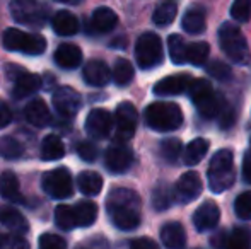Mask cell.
Here are the masks:
<instances>
[{
  "label": "cell",
  "mask_w": 251,
  "mask_h": 249,
  "mask_svg": "<svg viewBox=\"0 0 251 249\" xmlns=\"http://www.w3.org/2000/svg\"><path fill=\"white\" fill-rule=\"evenodd\" d=\"M109 219L118 229L133 230L140 224V196L133 189L115 188L106 200Z\"/></svg>",
  "instance_id": "6da1fadb"
},
{
  "label": "cell",
  "mask_w": 251,
  "mask_h": 249,
  "mask_svg": "<svg viewBox=\"0 0 251 249\" xmlns=\"http://www.w3.org/2000/svg\"><path fill=\"white\" fill-rule=\"evenodd\" d=\"M234 156L229 149H221L214 154L208 166V186L214 193H222L234 184Z\"/></svg>",
  "instance_id": "7a4b0ae2"
},
{
  "label": "cell",
  "mask_w": 251,
  "mask_h": 249,
  "mask_svg": "<svg viewBox=\"0 0 251 249\" xmlns=\"http://www.w3.org/2000/svg\"><path fill=\"white\" fill-rule=\"evenodd\" d=\"M146 123L155 132H175L183 125V111L175 103H152L146 108Z\"/></svg>",
  "instance_id": "3957f363"
},
{
  "label": "cell",
  "mask_w": 251,
  "mask_h": 249,
  "mask_svg": "<svg viewBox=\"0 0 251 249\" xmlns=\"http://www.w3.org/2000/svg\"><path fill=\"white\" fill-rule=\"evenodd\" d=\"M219 45L222 51L227 55L231 62L238 65H246L251 60L250 46L246 43L243 33L232 24H222L219 29Z\"/></svg>",
  "instance_id": "277c9868"
},
{
  "label": "cell",
  "mask_w": 251,
  "mask_h": 249,
  "mask_svg": "<svg viewBox=\"0 0 251 249\" xmlns=\"http://www.w3.org/2000/svg\"><path fill=\"white\" fill-rule=\"evenodd\" d=\"M188 92H190V97H192L193 104H195V108L199 110V113L201 116L203 118L217 116L224 101H222L221 97L217 96V92L212 89L208 80H205V79L193 80L188 87Z\"/></svg>",
  "instance_id": "5b68a950"
},
{
  "label": "cell",
  "mask_w": 251,
  "mask_h": 249,
  "mask_svg": "<svg viewBox=\"0 0 251 249\" xmlns=\"http://www.w3.org/2000/svg\"><path fill=\"white\" fill-rule=\"evenodd\" d=\"M2 43L7 50L21 51L24 55H41L47 50V40L40 34L24 33L16 27L5 29L2 36Z\"/></svg>",
  "instance_id": "8992f818"
},
{
  "label": "cell",
  "mask_w": 251,
  "mask_h": 249,
  "mask_svg": "<svg viewBox=\"0 0 251 249\" xmlns=\"http://www.w3.org/2000/svg\"><path fill=\"white\" fill-rule=\"evenodd\" d=\"M48 7L40 0H12L10 16L16 23L41 27L48 21Z\"/></svg>",
  "instance_id": "52a82bcc"
},
{
  "label": "cell",
  "mask_w": 251,
  "mask_h": 249,
  "mask_svg": "<svg viewBox=\"0 0 251 249\" xmlns=\"http://www.w3.org/2000/svg\"><path fill=\"white\" fill-rule=\"evenodd\" d=\"M162 43L161 38L154 33H144L137 40L135 45V58L140 68L151 70L162 62Z\"/></svg>",
  "instance_id": "ba28073f"
},
{
  "label": "cell",
  "mask_w": 251,
  "mask_h": 249,
  "mask_svg": "<svg viewBox=\"0 0 251 249\" xmlns=\"http://www.w3.org/2000/svg\"><path fill=\"white\" fill-rule=\"evenodd\" d=\"M41 186L47 195H50L55 200H65L74 193L72 176L65 167H56L53 171H48L43 176Z\"/></svg>",
  "instance_id": "9c48e42d"
},
{
  "label": "cell",
  "mask_w": 251,
  "mask_h": 249,
  "mask_svg": "<svg viewBox=\"0 0 251 249\" xmlns=\"http://www.w3.org/2000/svg\"><path fill=\"white\" fill-rule=\"evenodd\" d=\"M139 121V114L132 103H122L116 108L115 114V125H116V142L125 143L133 136Z\"/></svg>",
  "instance_id": "30bf717a"
},
{
  "label": "cell",
  "mask_w": 251,
  "mask_h": 249,
  "mask_svg": "<svg viewBox=\"0 0 251 249\" xmlns=\"http://www.w3.org/2000/svg\"><path fill=\"white\" fill-rule=\"evenodd\" d=\"M201 180L197 173L190 171L179 176V180L176 181L175 188H173V198L178 203H190L193 200H197L201 193Z\"/></svg>",
  "instance_id": "8fae6325"
},
{
  "label": "cell",
  "mask_w": 251,
  "mask_h": 249,
  "mask_svg": "<svg viewBox=\"0 0 251 249\" xmlns=\"http://www.w3.org/2000/svg\"><path fill=\"white\" fill-rule=\"evenodd\" d=\"M53 104H55L56 111H58L62 116L72 118L77 114V111L80 110V96L75 89L72 87H58V89L53 92Z\"/></svg>",
  "instance_id": "7c38bea8"
},
{
  "label": "cell",
  "mask_w": 251,
  "mask_h": 249,
  "mask_svg": "<svg viewBox=\"0 0 251 249\" xmlns=\"http://www.w3.org/2000/svg\"><path fill=\"white\" fill-rule=\"evenodd\" d=\"M104 162H106V167H108L111 173L122 174L132 167L133 154H132V150L126 145H123V143L111 145L104 154Z\"/></svg>",
  "instance_id": "4fadbf2b"
},
{
  "label": "cell",
  "mask_w": 251,
  "mask_h": 249,
  "mask_svg": "<svg viewBox=\"0 0 251 249\" xmlns=\"http://www.w3.org/2000/svg\"><path fill=\"white\" fill-rule=\"evenodd\" d=\"M192 82L193 77L190 73H176V75L164 77L154 86V94H157V96H178V94L188 91Z\"/></svg>",
  "instance_id": "5bb4252c"
},
{
  "label": "cell",
  "mask_w": 251,
  "mask_h": 249,
  "mask_svg": "<svg viewBox=\"0 0 251 249\" xmlns=\"http://www.w3.org/2000/svg\"><path fill=\"white\" fill-rule=\"evenodd\" d=\"M113 118L108 111L104 110H93L87 114L86 120V130L93 138H106L111 133L113 128Z\"/></svg>",
  "instance_id": "9a60e30c"
},
{
  "label": "cell",
  "mask_w": 251,
  "mask_h": 249,
  "mask_svg": "<svg viewBox=\"0 0 251 249\" xmlns=\"http://www.w3.org/2000/svg\"><path fill=\"white\" fill-rule=\"evenodd\" d=\"M219 219H221V210L214 202H203L193 213V224H195V229L200 232L215 229Z\"/></svg>",
  "instance_id": "2e32d148"
},
{
  "label": "cell",
  "mask_w": 251,
  "mask_h": 249,
  "mask_svg": "<svg viewBox=\"0 0 251 249\" xmlns=\"http://www.w3.org/2000/svg\"><path fill=\"white\" fill-rule=\"evenodd\" d=\"M84 80H86L89 86L93 87H102L109 82L111 79V72H109V67L106 65L102 60H91L86 63L84 67Z\"/></svg>",
  "instance_id": "e0dca14e"
},
{
  "label": "cell",
  "mask_w": 251,
  "mask_h": 249,
  "mask_svg": "<svg viewBox=\"0 0 251 249\" xmlns=\"http://www.w3.org/2000/svg\"><path fill=\"white\" fill-rule=\"evenodd\" d=\"M55 62L58 67L65 70H74L82 63V51L79 46L72 43H63L56 48L55 51Z\"/></svg>",
  "instance_id": "ac0fdd59"
},
{
  "label": "cell",
  "mask_w": 251,
  "mask_h": 249,
  "mask_svg": "<svg viewBox=\"0 0 251 249\" xmlns=\"http://www.w3.org/2000/svg\"><path fill=\"white\" fill-rule=\"evenodd\" d=\"M161 241L168 249H185L186 232L179 222H168L161 229Z\"/></svg>",
  "instance_id": "d6986e66"
},
{
  "label": "cell",
  "mask_w": 251,
  "mask_h": 249,
  "mask_svg": "<svg viewBox=\"0 0 251 249\" xmlns=\"http://www.w3.org/2000/svg\"><path fill=\"white\" fill-rule=\"evenodd\" d=\"M0 224L12 230V234H19V236H23V234H26L29 230V226H27L23 213L19 210L12 208V206L0 208Z\"/></svg>",
  "instance_id": "ffe728a7"
},
{
  "label": "cell",
  "mask_w": 251,
  "mask_h": 249,
  "mask_svg": "<svg viewBox=\"0 0 251 249\" xmlns=\"http://www.w3.org/2000/svg\"><path fill=\"white\" fill-rule=\"evenodd\" d=\"M24 114H26V120L31 125L38 126V128H43V126L50 125L51 120L50 110H48V106L41 99L31 101L26 106V110H24Z\"/></svg>",
  "instance_id": "44dd1931"
},
{
  "label": "cell",
  "mask_w": 251,
  "mask_h": 249,
  "mask_svg": "<svg viewBox=\"0 0 251 249\" xmlns=\"http://www.w3.org/2000/svg\"><path fill=\"white\" fill-rule=\"evenodd\" d=\"M14 96L17 99H24V97L34 94L38 89L41 87V77L36 75V73H29L24 72L14 80Z\"/></svg>",
  "instance_id": "7402d4cb"
},
{
  "label": "cell",
  "mask_w": 251,
  "mask_h": 249,
  "mask_svg": "<svg viewBox=\"0 0 251 249\" xmlns=\"http://www.w3.org/2000/svg\"><path fill=\"white\" fill-rule=\"evenodd\" d=\"M53 31L60 36H72L79 31V21L69 10H58L53 16Z\"/></svg>",
  "instance_id": "603a6c76"
},
{
  "label": "cell",
  "mask_w": 251,
  "mask_h": 249,
  "mask_svg": "<svg viewBox=\"0 0 251 249\" xmlns=\"http://www.w3.org/2000/svg\"><path fill=\"white\" fill-rule=\"evenodd\" d=\"M118 24V16L109 7H100L93 12L91 17V27L96 33H109Z\"/></svg>",
  "instance_id": "cb8c5ba5"
},
{
  "label": "cell",
  "mask_w": 251,
  "mask_h": 249,
  "mask_svg": "<svg viewBox=\"0 0 251 249\" xmlns=\"http://www.w3.org/2000/svg\"><path fill=\"white\" fill-rule=\"evenodd\" d=\"M0 195L5 200L14 203H23L24 198L21 195V186H19V180L14 173L7 171L0 176Z\"/></svg>",
  "instance_id": "d4e9b609"
},
{
  "label": "cell",
  "mask_w": 251,
  "mask_h": 249,
  "mask_svg": "<svg viewBox=\"0 0 251 249\" xmlns=\"http://www.w3.org/2000/svg\"><path fill=\"white\" fill-rule=\"evenodd\" d=\"M74 215H75L77 227H91L98 219V206L96 203L84 200L74 206Z\"/></svg>",
  "instance_id": "484cf974"
},
{
  "label": "cell",
  "mask_w": 251,
  "mask_h": 249,
  "mask_svg": "<svg viewBox=\"0 0 251 249\" xmlns=\"http://www.w3.org/2000/svg\"><path fill=\"white\" fill-rule=\"evenodd\" d=\"M77 186L86 196H96L102 189V178L94 171H84L77 178Z\"/></svg>",
  "instance_id": "4316f807"
},
{
  "label": "cell",
  "mask_w": 251,
  "mask_h": 249,
  "mask_svg": "<svg viewBox=\"0 0 251 249\" xmlns=\"http://www.w3.org/2000/svg\"><path fill=\"white\" fill-rule=\"evenodd\" d=\"M65 156V145L58 135H47L41 143V159L58 160Z\"/></svg>",
  "instance_id": "83f0119b"
},
{
  "label": "cell",
  "mask_w": 251,
  "mask_h": 249,
  "mask_svg": "<svg viewBox=\"0 0 251 249\" xmlns=\"http://www.w3.org/2000/svg\"><path fill=\"white\" fill-rule=\"evenodd\" d=\"M208 150V142L205 138H195L183 149V160L186 166H195L205 157Z\"/></svg>",
  "instance_id": "f1b7e54d"
},
{
  "label": "cell",
  "mask_w": 251,
  "mask_h": 249,
  "mask_svg": "<svg viewBox=\"0 0 251 249\" xmlns=\"http://www.w3.org/2000/svg\"><path fill=\"white\" fill-rule=\"evenodd\" d=\"M133 79V67L132 63L125 58H118L115 62V67H113V80H115L116 86L125 87L132 82Z\"/></svg>",
  "instance_id": "f546056e"
},
{
  "label": "cell",
  "mask_w": 251,
  "mask_h": 249,
  "mask_svg": "<svg viewBox=\"0 0 251 249\" xmlns=\"http://www.w3.org/2000/svg\"><path fill=\"white\" fill-rule=\"evenodd\" d=\"M168 48H169V57H171L173 63L176 65H183L186 62V41L183 40L179 34H171L168 40Z\"/></svg>",
  "instance_id": "4dcf8cb0"
},
{
  "label": "cell",
  "mask_w": 251,
  "mask_h": 249,
  "mask_svg": "<svg viewBox=\"0 0 251 249\" xmlns=\"http://www.w3.org/2000/svg\"><path fill=\"white\" fill-rule=\"evenodd\" d=\"M183 29L188 34H200L205 31V14L201 10H190L181 21Z\"/></svg>",
  "instance_id": "1f68e13d"
},
{
  "label": "cell",
  "mask_w": 251,
  "mask_h": 249,
  "mask_svg": "<svg viewBox=\"0 0 251 249\" xmlns=\"http://www.w3.org/2000/svg\"><path fill=\"white\" fill-rule=\"evenodd\" d=\"M173 188H169L166 183H161L152 191V206L159 212L169 208L173 203Z\"/></svg>",
  "instance_id": "d6a6232c"
},
{
  "label": "cell",
  "mask_w": 251,
  "mask_h": 249,
  "mask_svg": "<svg viewBox=\"0 0 251 249\" xmlns=\"http://www.w3.org/2000/svg\"><path fill=\"white\" fill-rule=\"evenodd\" d=\"M208 53H210V46L203 41L200 43H192L186 48V62L192 63L195 67H201L208 58Z\"/></svg>",
  "instance_id": "836d02e7"
},
{
  "label": "cell",
  "mask_w": 251,
  "mask_h": 249,
  "mask_svg": "<svg viewBox=\"0 0 251 249\" xmlns=\"http://www.w3.org/2000/svg\"><path fill=\"white\" fill-rule=\"evenodd\" d=\"M224 249H251V234L248 229L243 227H236L227 236Z\"/></svg>",
  "instance_id": "e575fe53"
},
{
  "label": "cell",
  "mask_w": 251,
  "mask_h": 249,
  "mask_svg": "<svg viewBox=\"0 0 251 249\" xmlns=\"http://www.w3.org/2000/svg\"><path fill=\"white\" fill-rule=\"evenodd\" d=\"M176 12H178V7L173 2H166L161 3V5L155 9L154 16H152V21H154L155 26H168L175 21Z\"/></svg>",
  "instance_id": "d590c367"
},
{
  "label": "cell",
  "mask_w": 251,
  "mask_h": 249,
  "mask_svg": "<svg viewBox=\"0 0 251 249\" xmlns=\"http://www.w3.org/2000/svg\"><path fill=\"white\" fill-rule=\"evenodd\" d=\"M55 222L60 229L70 230L74 227H77L75 224V215H74V206L69 205H58L55 208Z\"/></svg>",
  "instance_id": "8d00e7d4"
},
{
  "label": "cell",
  "mask_w": 251,
  "mask_h": 249,
  "mask_svg": "<svg viewBox=\"0 0 251 249\" xmlns=\"http://www.w3.org/2000/svg\"><path fill=\"white\" fill-rule=\"evenodd\" d=\"M24 152L23 143L14 136H2L0 138V156L5 159H17Z\"/></svg>",
  "instance_id": "74e56055"
},
{
  "label": "cell",
  "mask_w": 251,
  "mask_h": 249,
  "mask_svg": "<svg viewBox=\"0 0 251 249\" xmlns=\"http://www.w3.org/2000/svg\"><path fill=\"white\" fill-rule=\"evenodd\" d=\"M183 150V145L178 138H166L161 142L159 145V152H161V157L168 162H175L176 159L179 157Z\"/></svg>",
  "instance_id": "f35d334b"
},
{
  "label": "cell",
  "mask_w": 251,
  "mask_h": 249,
  "mask_svg": "<svg viewBox=\"0 0 251 249\" xmlns=\"http://www.w3.org/2000/svg\"><path fill=\"white\" fill-rule=\"evenodd\" d=\"M205 70H207L208 75H212V77H214V79L221 80V82H227V80L232 77V70H231V67H229L227 63L221 62V60H214V62H210L207 67H205Z\"/></svg>",
  "instance_id": "ab89813d"
},
{
  "label": "cell",
  "mask_w": 251,
  "mask_h": 249,
  "mask_svg": "<svg viewBox=\"0 0 251 249\" xmlns=\"http://www.w3.org/2000/svg\"><path fill=\"white\" fill-rule=\"evenodd\" d=\"M234 212L239 219L250 220L251 219V191H245L236 198Z\"/></svg>",
  "instance_id": "60d3db41"
},
{
  "label": "cell",
  "mask_w": 251,
  "mask_h": 249,
  "mask_svg": "<svg viewBox=\"0 0 251 249\" xmlns=\"http://www.w3.org/2000/svg\"><path fill=\"white\" fill-rule=\"evenodd\" d=\"M231 16L238 23H246L251 17V0H234L231 7Z\"/></svg>",
  "instance_id": "b9f144b4"
},
{
  "label": "cell",
  "mask_w": 251,
  "mask_h": 249,
  "mask_svg": "<svg viewBox=\"0 0 251 249\" xmlns=\"http://www.w3.org/2000/svg\"><path fill=\"white\" fill-rule=\"evenodd\" d=\"M0 249H29V243L19 234H0Z\"/></svg>",
  "instance_id": "7bdbcfd3"
},
{
  "label": "cell",
  "mask_w": 251,
  "mask_h": 249,
  "mask_svg": "<svg viewBox=\"0 0 251 249\" xmlns=\"http://www.w3.org/2000/svg\"><path fill=\"white\" fill-rule=\"evenodd\" d=\"M40 249H67V243L55 234H43L40 237Z\"/></svg>",
  "instance_id": "ee69618b"
},
{
  "label": "cell",
  "mask_w": 251,
  "mask_h": 249,
  "mask_svg": "<svg viewBox=\"0 0 251 249\" xmlns=\"http://www.w3.org/2000/svg\"><path fill=\"white\" fill-rule=\"evenodd\" d=\"M77 154H79L80 159H84L86 162H93L98 157V147L91 142H80L77 145Z\"/></svg>",
  "instance_id": "f6af8a7d"
},
{
  "label": "cell",
  "mask_w": 251,
  "mask_h": 249,
  "mask_svg": "<svg viewBox=\"0 0 251 249\" xmlns=\"http://www.w3.org/2000/svg\"><path fill=\"white\" fill-rule=\"evenodd\" d=\"M217 116L221 118V126H222V128H229V126H232V125H234V121H236L234 111H232L226 103H222V108H221V111H219Z\"/></svg>",
  "instance_id": "bcb514c9"
},
{
  "label": "cell",
  "mask_w": 251,
  "mask_h": 249,
  "mask_svg": "<svg viewBox=\"0 0 251 249\" xmlns=\"http://www.w3.org/2000/svg\"><path fill=\"white\" fill-rule=\"evenodd\" d=\"M130 249H159L155 241L149 239V237H139V239L130 243Z\"/></svg>",
  "instance_id": "7dc6e473"
},
{
  "label": "cell",
  "mask_w": 251,
  "mask_h": 249,
  "mask_svg": "<svg viewBox=\"0 0 251 249\" xmlns=\"http://www.w3.org/2000/svg\"><path fill=\"white\" fill-rule=\"evenodd\" d=\"M243 180L251 184V149L245 154V159H243Z\"/></svg>",
  "instance_id": "c3c4849f"
},
{
  "label": "cell",
  "mask_w": 251,
  "mask_h": 249,
  "mask_svg": "<svg viewBox=\"0 0 251 249\" xmlns=\"http://www.w3.org/2000/svg\"><path fill=\"white\" fill-rule=\"evenodd\" d=\"M12 121V113L5 103H0V128H5Z\"/></svg>",
  "instance_id": "681fc988"
},
{
  "label": "cell",
  "mask_w": 251,
  "mask_h": 249,
  "mask_svg": "<svg viewBox=\"0 0 251 249\" xmlns=\"http://www.w3.org/2000/svg\"><path fill=\"white\" fill-rule=\"evenodd\" d=\"M226 241H227V232H224V230H219V232L215 234V236H212L210 244L215 249H224Z\"/></svg>",
  "instance_id": "f907efd6"
},
{
  "label": "cell",
  "mask_w": 251,
  "mask_h": 249,
  "mask_svg": "<svg viewBox=\"0 0 251 249\" xmlns=\"http://www.w3.org/2000/svg\"><path fill=\"white\" fill-rule=\"evenodd\" d=\"M7 73H9L10 80H16L17 77L21 75V73H24V70L21 68L19 65H9V68H7Z\"/></svg>",
  "instance_id": "816d5d0a"
},
{
  "label": "cell",
  "mask_w": 251,
  "mask_h": 249,
  "mask_svg": "<svg viewBox=\"0 0 251 249\" xmlns=\"http://www.w3.org/2000/svg\"><path fill=\"white\" fill-rule=\"evenodd\" d=\"M56 2L69 3V5H77V3H80V2H82V0H56Z\"/></svg>",
  "instance_id": "f5cc1de1"
},
{
  "label": "cell",
  "mask_w": 251,
  "mask_h": 249,
  "mask_svg": "<svg viewBox=\"0 0 251 249\" xmlns=\"http://www.w3.org/2000/svg\"><path fill=\"white\" fill-rule=\"evenodd\" d=\"M250 145H251V140H250Z\"/></svg>",
  "instance_id": "db71d44e"
}]
</instances>
